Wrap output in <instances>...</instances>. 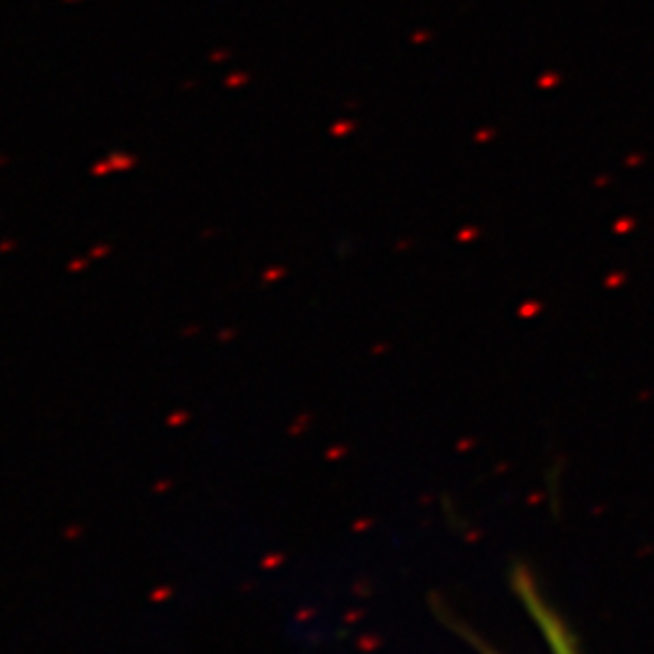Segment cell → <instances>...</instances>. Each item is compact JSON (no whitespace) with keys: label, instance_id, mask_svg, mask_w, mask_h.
Returning a JSON list of instances; mask_svg holds the SVG:
<instances>
[{"label":"cell","instance_id":"1","mask_svg":"<svg viewBox=\"0 0 654 654\" xmlns=\"http://www.w3.org/2000/svg\"><path fill=\"white\" fill-rule=\"evenodd\" d=\"M516 591H519V596L524 599L526 608L531 611V616L536 618V623H538L540 632L545 635V640H547V645H550L552 654H579V652H577V645L572 642V635L565 630V623H562L560 618L555 616V611L547 606L545 599L538 594V589L534 586V582H531L526 575L516 577ZM468 640L473 642L475 650H478L480 654H504V652L495 650V647H490L488 642H483L480 637H475L473 632H468Z\"/></svg>","mask_w":654,"mask_h":654}]
</instances>
